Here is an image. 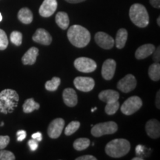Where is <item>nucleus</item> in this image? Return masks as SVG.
I'll return each instance as SVG.
<instances>
[{"instance_id": "nucleus-32", "label": "nucleus", "mask_w": 160, "mask_h": 160, "mask_svg": "<svg viewBox=\"0 0 160 160\" xmlns=\"http://www.w3.org/2000/svg\"><path fill=\"white\" fill-rule=\"evenodd\" d=\"M10 142L8 136H0V150H2L7 147Z\"/></svg>"}, {"instance_id": "nucleus-24", "label": "nucleus", "mask_w": 160, "mask_h": 160, "mask_svg": "<svg viewBox=\"0 0 160 160\" xmlns=\"http://www.w3.org/2000/svg\"><path fill=\"white\" fill-rule=\"evenodd\" d=\"M148 75L150 79L153 81H159L160 79V65L159 62H155L150 65Z\"/></svg>"}, {"instance_id": "nucleus-27", "label": "nucleus", "mask_w": 160, "mask_h": 160, "mask_svg": "<svg viewBox=\"0 0 160 160\" xmlns=\"http://www.w3.org/2000/svg\"><path fill=\"white\" fill-rule=\"evenodd\" d=\"M80 128V122L78 121H72L68 125L65 129V134L71 136L75 133Z\"/></svg>"}, {"instance_id": "nucleus-45", "label": "nucleus", "mask_w": 160, "mask_h": 160, "mask_svg": "<svg viewBox=\"0 0 160 160\" xmlns=\"http://www.w3.org/2000/svg\"><path fill=\"white\" fill-rule=\"evenodd\" d=\"M4 125V122H2L1 123V126H3Z\"/></svg>"}, {"instance_id": "nucleus-16", "label": "nucleus", "mask_w": 160, "mask_h": 160, "mask_svg": "<svg viewBox=\"0 0 160 160\" xmlns=\"http://www.w3.org/2000/svg\"><path fill=\"white\" fill-rule=\"evenodd\" d=\"M63 101L68 107H75L78 103V97L76 91L73 88H68L64 90L62 93Z\"/></svg>"}, {"instance_id": "nucleus-31", "label": "nucleus", "mask_w": 160, "mask_h": 160, "mask_svg": "<svg viewBox=\"0 0 160 160\" xmlns=\"http://www.w3.org/2000/svg\"><path fill=\"white\" fill-rule=\"evenodd\" d=\"M16 159L14 154L11 151L1 150L0 151V160H14Z\"/></svg>"}, {"instance_id": "nucleus-15", "label": "nucleus", "mask_w": 160, "mask_h": 160, "mask_svg": "<svg viewBox=\"0 0 160 160\" xmlns=\"http://www.w3.org/2000/svg\"><path fill=\"white\" fill-rule=\"evenodd\" d=\"M145 131L148 136L152 139L160 137V123L157 119H151L145 125Z\"/></svg>"}, {"instance_id": "nucleus-17", "label": "nucleus", "mask_w": 160, "mask_h": 160, "mask_svg": "<svg viewBox=\"0 0 160 160\" xmlns=\"http://www.w3.org/2000/svg\"><path fill=\"white\" fill-rule=\"evenodd\" d=\"M155 46L152 44H145L138 48L135 53V57L137 59H143L151 56L155 51Z\"/></svg>"}, {"instance_id": "nucleus-10", "label": "nucleus", "mask_w": 160, "mask_h": 160, "mask_svg": "<svg viewBox=\"0 0 160 160\" xmlns=\"http://www.w3.org/2000/svg\"><path fill=\"white\" fill-rule=\"evenodd\" d=\"M73 84L76 88L82 92H90L95 86L94 80L91 77H76L73 80Z\"/></svg>"}, {"instance_id": "nucleus-25", "label": "nucleus", "mask_w": 160, "mask_h": 160, "mask_svg": "<svg viewBox=\"0 0 160 160\" xmlns=\"http://www.w3.org/2000/svg\"><path fill=\"white\" fill-rule=\"evenodd\" d=\"M91 142L88 138H79V139H76L73 142V148L77 151H84L89 147Z\"/></svg>"}, {"instance_id": "nucleus-6", "label": "nucleus", "mask_w": 160, "mask_h": 160, "mask_svg": "<svg viewBox=\"0 0 160 160\" xmlns=\"http://www.w3.org/2000/svg\"><path fill=\"white\" fill-rule=\"evenodd\" d=\"M142 106V101L141 98L137 96H133L125 100V102L121 106V111L125 115L130 116L139 111Z\"/></svg>"}, {"instance_id": "nucleus-29", "label": "nucleus", "mask_w": 160, "mask_h": 160, "mask_svg": "<svg viewBox=\"0 0 160 160\" xmlns=\"http://www.w3.org/2000/svg\"><path fill=\"white\" fill-rule=\"evenodd\" d=\"M10 39H11V42L17 46L21 45L22 43V34L19 31H15L12 32Z\"/></svg>"}, {"instance_id": "nucleus-37", "label": "nucleus", "mask_w": 160, "mask_h": 160, "mask_svg": "<svg viewBox=\"0 0 160 160\" xmlns=\"http://www.w3.org/2000/svg\"><path fill=\"white\" fill-rule=\"evenodd\" d=\"M31 137L32 139L37 140V142H41L42 140V133L40 132H37V133H33Z\"/></svg>"}, {"instance_id": "nucleus-20", "label": "nucleus", "mask_w": 160, "mask_h": 160, "mask_svg": "<svg viewBox=\"0 0 160 160\" xmlns=\"http://www.w3.org/2000/svg\"><path fill=\"white\" fill-rule=\"evenodd\" d=\"M128 33L126 29L121 28L117 31L116 40H114V43L117 48L122 49L125 47L126 42L128 40Z\"/></svg>"}, {"instance_id": "nucleus-41", "label": "nucleus", "mask_w": 160, "mask_h": 160, "mask_svg": "<svg viewBox=\"0 0 160 160\" xmlns=\"http://www.w3.org/2000/svg\"><path fill=\"white\" fill-rule=\"evenodd\" d=\"M143 159H144L143 158L139 157H133V159H132V160H143Z\"/></svg>"}, {"instance_id": "nucleus-12", "label": "nucleus", "mask_w": 160, "mask_h": 160, "mask_svg": "<svg viewBox=\"0 0 160 160\" xmlns=\"http://www.w3.org/2000/svg\"><path fill=\"white\" fill-rule=\"evenodd\" d=\"M57 0H44L39 9L40 16L42 17H51L57 11Z\"/></svg>"}, {"instance_id": "nucleus-7", "label": "nucleus", "mask_w": 160, "mask_h": 160, "mask_svg": "<svg viewBox=\"0 0 160 160\" xmlns=\"http://www.w3.org/2000/svg\"><path fill=\"white\" fill-rule=\"evenodd\" d=\"M74 67L77 71L82 73H92L97 69V62L92 59L88 57L77 58L74 61Z\"/></svg>"}, {"instance_id": "nucleus-38", "label": "nucleus", "mask_w": 160, "mask_h": 160, "mask_svg": "<svg viewBox=\"0 0 160 160\" xmlns=\"http://www.w3.org/2000/svg\"><path fill=\"white\" fill-rule=\"evenodd\" d=\"M150 3L156 8H160V0H150Z\"/></svg>"}, {"instance_id": "nucleus-1", "label": "nucleus", "mask_w": 160, "mask_h": 160, "mask_svg": "<svg viewBox=\"0 0 160 160\" xmlns=\"http://www.w3.org/2000/svg\"><path fill=\"white\" fill-rule=\"evenodd\" d=\"M70 42L77 48H85L91 41V33L85 28L79 25H72L67 33Z\"/></svg>"}, {"instance_id": "nucleus-9", "label": "nucleus", "mask_w": 160, "mask_h": 160, "mask_svg": "<svg viewBox=\"0 0 160 160\" xmlns=\"http://www.w3.org/2000/svg\"><path fill=\"white\" fill-rule=\"evenodd\" d=\"M65 127V120L62 118L53 119L48 128V134L51 139H57L60 137Z\"/></svg>"}, {"instance_id": "nucleus-18", "label": "nucleus", "mask_w": 160, "mask_h": 160, "mask_svg": "<svg viewBox=\"0 0 160 160\" xmlns=\"http://www.w3.org/2000/svg\"><path fill=\"white\" fill-rule=\"evenodd\" d=\"M39 55V49L35 47H32L28 49L22 58V62L24 65H33L37 61V58Z\"/></svg>"}, {"instance_id": "nucleus-34", "label": "nucleus", "mask_w": 160, "mask_h": 160, "mask_svg": "<svg viewBox=\"0 0 160 160\" xmlns=\"http://www.w3.org/2000/svg\"><path fill=\"white\" fill-rule=\"evenodd\" d=\"M17 140H18V141L22 142L25 139L26 137H27V133H26L25 131H23V130H20V131H17Z\"/></svg>"}, {"instance_id": "nucleus-21", "label": "nucleus", "mask_w": 160, "mask_h": 160, "mask_svg": "<svg viewBox=\"0 0 160 160\" xmlns=\"http://www.w3.org/2000/svg\"><path fill=\"white\" fill-rule=\"evenodd\" d=\"M33 13L31 10L28 8H23L18 12V19L21 22L25 24V25L31 24L33 21Z\"/></svg>"}, {"instance_id": "nucleus-26", "label": "nucleus", "mask_w": 160, "mask_h": 160, "mask_svg": "<svg viewBox=\"0 0 160 160\" xmlns=\"http://www.w3.org/2000/svg\"><path fill=\"white\" fill-rule=\"evenodd\" d=\"M61 83V79L59 77H53L51 80L46 82L45 89L48 91H57L59 86Z\"/></svg>"}, {"instance_id": "nucleus-28", "label": "nucleus", "mask_w": 160, "mask_h": 160, "mask_svg": "<svg viewBox=\"0 0 160 160\" xmlns=\"http://www.w3.org/2000/svg\"><path fill=\"white\" fill-rule=\"evenodd\" d=\"M119 108V101L107 103L105 108V111L108 115H113L117 113L118 109Z\"/></svg>"}, {"instance_id": "nucleus-5", "label": "nucleus", "mask_w": 160, "mask_h": 160, "mask_svg": "<svg viewBox=\"0 0 160 160\" xmlns=\"http://www.w3.org/2000/svg\"><path fill=\"white\" fill-rule=\"evenodd\" d=\"M118 130V125L115 122L110 121L99 123L93 126L91 128V134L95 137H100L104 135L115 133Z\"/></svg>"}, {"instance_id": "nucleus-44", "label": "nucleus", "mask_w": 160, "mask_h": 160, "mask_svg": "<svg viewBox=\"0 0 160 160\" xmlns=\"http://www.w3.org/2000/svg\"><path fill=\"white\" fill-rule=\"evenodd\" d=\"M95 110H97V108H93V109H91V112H93L95 111Z\"/></svg>"}, {"instance_id": "nucleus-11", "label": "nucleus", "mask_w": 160, "mask_h": 160, "mask_svg": "<svg viewBox=\"0 0 160 160\" xmlns=\"http://www.w3.org/2000/svg\"><path fill=\"white\" fill-rule=\"evenodd\" d=\"M94 39L96 43L100 48L105 50L111 49L115 45L113 38L104 32H98L96 33Z\"/></svg>"}, {"instance_id": "nucleus-19", "label": "nucleus", "mask_w": 160, "mask_h": 160, "mask_svg": "<svg viewBox=\"0 0 160 160\" xmlns=\"http://www.w3.org/2000/svg\"><path fill=\"white\" fill-rule=\"evenodd\" d=\"M99 98L104 102L109 103L118 101L119 99V93L113 90H105L100 92Z\"/></svg>"}, {"instance_id": "nucleus-30", "label": "nucleus", "mask_w": 160, "mask_h": 160, "mask_svg": "<svg viewBox=\"0 0 160 160\" xmlns=\"http://www.w3.org/2000/svg\"><path fill=\"white\" fill-rule=\"evenodd\" d=\"M8 45V39L7 34L3 30L0 29V51L5 50Z\"/></svg>"}, {"instance_id": "nucleus-42", "label": "nucleus", "mask_w": 160, "mask_h": 160, "mask_svg": "<svg viewBox=\"0 0 160 160\" xmlns=\"http://www.w3.org/2000/svg\"><path fill=\"white\" fill-rule=\"evenodd\" d=\"M157 24H158V25H160V17H158V19H157Z\"/></svg>"}, {"instance_id": "nucleus-13", "label": "nucleus", "mask_w": 160, "mask_h": 160, "mask_svg": "<svg viewBox=\"0 0 160 160\" xmlns=\"http://www.w3.org/2000/svg\"><path fill=\"white\" fill-rule=\"evenodd\" d=\"M117 63L115 60L108 59L104 62L102 67V76L105 80H111L115 74Z\"/></svg>"}, {"instance_id": "nucleus-33", "label": "nucleus", "mask_w": 160, "mask_h": 160, "mask_svg": "<svg viewBox=\"0 0 160 160\" xmlns=\"http://www.w3.org/2000/svg\"><path fill=\"white\" fill-rule=\"evenodd\" d=\"M28 146L30 148V149L32 151H35L36 150H37L38 148V142L35 139H31L28 141Z\"/></svg>"}, {"instance_id": "nucleus-35", "label": "nucleus", "mask_w": 160, "mask_h": 160, "mask_svg": "<svg viewBox=\"0 0 160 160\" xmlns=\"http://www.w3.org/2000/svg\"><path fill=\"white\" fill-rule=\"evenodd\" d=\"M153 59L155 62H159L160 60V47H158L157 49H155L153 51Z\"/></svg>"}, {"instance_id": "nucleus-3", "label": "nucleus", "mask_w": 160, "mask_h": 160, "mask_svg": "<svg viewBox=\"0 0 160 160\" xmlns=\"http://www.w3.org/2000/svg\"><path fill=\"white\" fill-rule=\"evenodd\" d=\"M131 149V144L125 139H116L107 144L105 153L109 157L120 158L128 153Z\"/></svg>"}, {"instance_id": "nucleus-40", "label": "nucleus", "mask_w": 160, "mask_h": 160, "mask_svg": "<svg viewBox=\"0 0 160 160\" xmlns=\"http://www.w3.org/2000/svg\"><path fill=\"white\" fill-rule=\"evenodd\" d=\"M66 2H68V3H72V4H77V3H80L82 2L85 1V0H65Z\"/></svg>"}, {"instance_id": "nucleus-39", "label": "nucleus", "mask_w": 160, "mask_h": 160, "mask_svg": "<svg viewBox=\"0 0 160 160\" xmlns=\"http://www.w3.org/2000/svg\"><path fill=\"white\" fill-rule=\"evenodd\" d=\"M159 91H158L157 93V98H156V106H157V108L158 109L160 108V102H159V99H160V97H159Z\"/></svg>"}, {"instance_id": "nucleus-22", "label": "nucleus", "mask_w": 160, "mask_h": 160, "mask_svg": "<svg viewBox=\"0 0 160 160\" xmlns=\"http://www.w3.org/2000/svg\"><path fill=\"white\" fill-rule=\"evenodd\" d=\"M56 23L60 28L66 30L68 28L70 24V20L68 13L65 12H58L56 15Z\"/></svg>"}, {"instance_id": "nucleus-36", "label": "nucleus", "mask_w": 160, "mask_h": 160, "mask_svg": "<svg viewBox=\"0 0 160 160\" xmlns=\"http://www.w3.org/2000/svg\"><path fill=\"white\" fill-rule=\"evenodd\" d=\"M97 158L91 155L82 156V157H79L76 159V160H97Z\"/></svg>"}, {"instance_id": "nucleus-2", "label": "nucleus", "mask_w": 160, "mask_h": 160, "mask_svg": "<svg viewBox=\"0 0 160 160\" xmlns=\"http://www.w3.org/2000/svg\"><path fill=\"white\" fill-rule=\"evenodd\" d=\"M19 97L17 92L12 89H5L0 92V113L4 114L13 113L18 106Z\"/></svg>"}, {"instance_id": "nucleus-8", "label": "nucleus", "mask_w": 160, "mask_h": 160, "mask_svg": "<svg viewBox=\"0 0 160 160\" xmlns=\"http://www.w3.org/2000/svg\"><path fill=\"white\" fill-rule=\"evenodd\" d=\"M137 79L133 75L127 74L117 83V88L123 93H130L137 87Z\"/></svg>"}, {"instance_id": "nucleus-23", "label": "nucleus", "mask_w": 160, "mask_h": 160, "mask_svg": "<svg viewBox=\"0 0 160 160\" xmlns=\"http://www.w3.org/2000/svg\"><path fill=\"white\" fill-rule=\"evenodd\" d=\"M39 104L36 102L33 98H29V99H26L22 106L23 111L25 113H30L35 110H39Z\"/></svg>"}, {"instance_id": "nucleus-14", "label": "nucleus", "mask_w": 160, "mask_h": 160, "mask_svg": "<svg viewBox=\"0 0 160 160\" xmlns=\"http://www.w3.org/2000/svg\"><path fill=\"white\" fill-rule=\"evenodd\" d=\"M32 39L35 42L44 45H49L52 42V37L51 34L43 28L37 29Z\"/></svg>"}, {"instance_id": "nucleus-4", "label": "nucleus", "mask_w": 160, "mask_h": 160, "mask_svg": "<svg viewBox=\"0 0 160 160\" xmlns=\"http://www.w3.org/2000/svg\"><path fill=\"white\" fill-rule=\"evenodd\" d=\"M131 22L139 28H145L149 24V15L145 7L141 4L136 3L131 6L129 11Z\"/></svg>"}, {"instance_id": "nucleus-43", "label": "nucleus", "mask_w": 160, "mask_h": 160, "mask_svg": "<svg viewBox=\"0 0 160 160\" xmlns=\"http://www.w3.org/2000/svg\"><path fill=\"white\" fill-rule=\"evenodd\" d=\"M2 20V16L1 13H0V22H1Z\"/></svg>"}]
</instances>
